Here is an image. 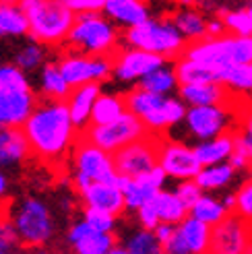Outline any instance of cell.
<instances>
[{
    "mask_svg": "<svg viewBox=\"0 0 252 254\" xmlns=\"http://www.w3.org/2000/svg\"><path fill=\"white\" fill-rule=\"evenodd\" d=\"M21 128L27 136L31 155L50 166L64 161L81 134L62 99H37Z\"/></svg>",
    "mask_w": 252,
    "mask_h": 254,
    "instance_id": "1",
    "label": "cell"
},
{
    "mask_svg": "<svg viewBox=\"0 0 252 254\" xmlns=\"http://www.w3.org/2000/svg\"><path fill=\"white\" fill-rule=\"evenodd\" d=\"M124 104L153 136H166L168 130L182 124L186 114V104L178 95H157L141 87L130 89L124 95Z\"/></svg>",
    "mask_w": 252,
    "mask_h": 254,
    "instance_id": "2",
    "label": "cell"
},
{
    "mask_svg": "<svg viewBox=\"0 0 252 254\" xmlns=\"http://www.w3.org/2000/svg\"><path fill=\"white\" fill-rule=\"evenodd\" d=\"M120 29L104 12L74 15L72 27L66 35V50L85 56H112L120 48Z\"/></svg>",
    "mask_w": 252,
    "mask_h": 254,
    "instance_id": "3",
    "label": "cell"
},
{
    "mask_svg": "<svg viewBox=\"0 0 252 254\" xmlns=\"http://www.w3.org/2000/svg\"><path fill=\"white\" fill-rule=\"evenodd\" d=\"M21 8L29 23L31 42L42 46H64L72 27L74 12L58 0H21Z\"/></svg>",
    "mask_w": 252,
    "mask_h": 254,
    "instance_id": "4",
    "label": "cell"
},
{
    "mask_svg": "<svg viewBox=\"0 0 252 254\" xmlns=\"http://www.w3.org/2000/svg\"><path fill=\"white\" fill-rule=\"evenodd\" d=\"M124 46L145 50L166 60H176L182 56L186 40L174 27L170 17H147L143 23L124 31Z\"/></svg>",
    "mask_w": 252,
    "mask_h": 254,
    "instance_id": "5",
    "label": "cell"
},
{
    "mask_svg": "<svg viewBox=\"0 0 252 254\" xmlns=\"http://www.w3.org/2000/svg\"><path fill=\"white\" fill-rule=\"evenodd\" d=\"M182 58L221 68L234 64H252V35L223 33L219 37H203L198 42L186 44Z\"/></svg>",
    "mask_w": 252,
    "mask_h": 254,
    "instance_id": "6",
    "label": "cell"
},
{
    "mask_svg": "<svg viewBox=\"0 0 252 254\" xmlns=\"http://www.w3.org/2000/svg\"><path fill=\"white\" fill-rule=\"evenodd\" d=\"M240 101H246L242 97H234L228 104H219V106H190L186 108L184 114V128L192 134V138L196 141H207V138H213L217 134L230 132L236 128L238 120L246 112H238V106ZM250 104V101H246Z\"/></svg>",
    "mask_w": 252,
    "mask_h": 254,
    "instance_id": "7",
    "label": "cell"
},
{
    "mask_svg": "<svg viewBox=\"0 0 252 254\" xmlns=\"http://www.w3.org/2000/svg\"><path fill=\"white\" fill-rule=\"evenodd\" d=\"M10 223L17 232L19 244L23 246L40 248L46 246L54 236V219L50 207L37 196L23 198L12 211Z\"/></svg>",
    "mask_w": 252,
    "mask_h": 254,
    "instance_id": "8",
    "label": "cell"
},
{
    "mask_svg": "<svg viewBox=\"0 0 252 254\" xmlns=\"http://www.w3.org/2000/svg\"><path fill=\"white\" fill-rule=\"evenodd\" d=\"M72 151V182L74 188H81L89 182H118V174L114 168V159L104 149L95 147L93 143L77 138Z\"/></svg>",
    "mask_w": 252,
    "mask_h": 254,
    "instance_id": "9",
    "label": "cell"
},
{
    "mask_svg": "<svg viewBox=\"0 0 252 254\" xmlns=\"http://www.w3.org/2000/svg\"><path fill=\"white\" fill-rule=\"evenodd\" d=\"M145 124L138 120L132 112H122L116 120L106 124H89L85 130H81V138L93 143L95 147L104 149L106 153H116L118 149L126 147L128 143H134L138 138L147 136Z\"/></svg>",
    "mask_w": 252,
    "mask_h": 254,
    "instance_id": "10",
    "label": "cell"
},
{
    "mask_svg": "<svg viewBox=\"0 0 252 254\" xmlns=\"http://www.w3.org/2000/svg\"><path fill=\"white\" fill-rule=\"evenodd\" d=\"M56 62L70 87H79L83 83H104L112 77V56H85L66 50V54Z\"/></svg>",
    "mask_w": 252,
    "mask_h": 254,
    "instance_id": "11",
    "label": "cell"
},
{
    "mask_svg": "<svg viewBox=\"0 0 252 254\" xmlns=\"http://www.w3.org/2000/svg\"><path fill=\"white\" fill-rule=\"evenodd\" d=\"M159 138L161 136L147 134L143 138H138V141L118 149L116 153H112L116 174L124 178H136V176L147 174L149 170H153L157 166Z\"/></svg>",
    "mask_w": 252,
    "mask_h": 254,
    "instance_id": "12",
    "label": "cell"
},
{
    "mask_svg": "<svg viewBox=\"0 0 252 254\" xmlns=\"http://www.w3.org/2000/svg\"><path fill=\"white\" fill-rule=\"evenodd\" d=\"M250 236L252 223L238 213H228L219 223L211 225L207 254H244Z\"/></svg>",
    "mask_w": 252,
    "mask_h": 254,
    "instance_id": "13",
    "label": "cell"
},
{
    "mask_svg": "<svg viewBox=\"0 0 252 254\" xmlns=\"http://www.w3.org/2000/svg\"><path fill=\"white\" fill-rule=\"evenodd\" d=\"M157 166L163 170L166 178L174 180H194L198 170L203 168L198 163L194 149L180 141H170V138H159L157 147Z\"/></svg>",
    "mask_w": 252,
    "mask_h": 254,
    "instance_id": "14",
    "label": "cell"
},
{
    "mask_svg": "<svg viewBox=\"0 0 252 254\" xmlns=\"http://www.w3.org/2000/svg\"><path fill=\"white\" fill-rule=\"evenodd\" d=\"M166 62L170 60L145 52V50H136L128 46L118 48L112 54V77L118 79L120 83H138V79H143L147 72L155 70Z\"/></svg>",
    "mask_w": 252,
    "mask_h": 254,
    "instance_id": "15",
    "label": "cell"
},
{
    "mask_svg": "<svg viewBox=\"0 0 252 254\" xmlns=\"http://www.w3.org/2000/svg\"><path fill=\"white\" fill-rule=\"evenodd\" d=\"M37 104L29 85H0V126H23Z\"/></svg>",
    "mask_w": 252,
    "mask_h": 254,
    "instance_id": "16",
    "label": "cell"
},
{
    "mask_svg": "<svg viewBox=\"0 0 252 254\" xmlns=\"http://www.w3.org/2000/svg\"><path fill=\"white\" fill-rule=\"evenodd\" d=\"M166 174L159 166H155L153 170H149L143 176H136V178H124L118 176V188L122 190V196H124V209L126 211H136L141 205H145L147 200L153 198L159 190L166 184Z\"/></svg>",
    "mask_w": 252,
    "mask_h": 254,
    "instance_id": "17",
    "label": "cell"
},
{
    "mask_svg": "<svg viewBox=\"0 0 252 254\" xmlns=\"http://www.w3.org/2000/svg\"><path fill=\"white\" fill-rule=\"evenodd\" d=\"M77 192L81 200L85 202V207L89 209H99L112 215H122L124 209V196L118 184H110V182H89L81 188H77Z\"/></svg>",
    "mask_w": 252,
    "mask_h": 254,
    "instance_id": "18",
    "label": "cell"
},
{
    "mask_svg": "<svg viewBox=\"0 0 252 254\" xmlns=\"http://www.w3.org/2000/svg\"><path fill=\"white\" fill-rule=\"evenodd\" d=\"M31 157V149L21 126H0V170L19 168Z\"/></svg>",
    "mask_w": 252,
    "mask_h": 254,
    "instance_id": "19",
    "label": "cell"
},
{
    "mask_svg": "<svg viewBox=\"0 0 252 254\" xmlns=\"http://www.w3.org/2000/svg\"><path fill=\"white\" fill-rule=\"evenodd\" d=\"M186 108L190 106H219V104H228L236 95L230 93V89L223 83H188L180 85L176 91Z\"/></svg>",
    "mask_w": 252,
    "mask_h": 254,
    "instance_id": "20",
    "label": "cell"
},
{
    "mask_svg": "<svg viewBox=\"0 0 252 254\" xmlns=\"http://www.w3.org/2000/svg\"><path fill=\"white\" fill-rule=\"evenodd\" d=\"M99 93H102V83H83L79 87H72L68 97L64 99L70 120L79 128V132L89 126L91 108L95 104V99L99 97Z\"/></svg>",
    "mask_w": 252,
    "mask_h": 254,
    "instance_id": "21",
    "label": "cell"
},
{
    "mask_svg": "<svg viewBox=\"0 0 252 254\" xmlns=\"http://www.w3.org/2000/svg\"><path fill=\"white\" fill-rule=\"evenodd\" d=\"M104 15L118 27H134L143 23L147 17H151V10L145 0H106Z\"/></svg>",
    "mask_w": 252,
    "mask_h": 254,
    "instance_id": "22",
    "label": "cell"
},
{
    "mask_svg": "<svg viewBox=\"0 0 252 254\" xmlns=\"http://www.w3.org/2000/svg\"><path fill=\"white\" fill-rule=\"evenodd\" d=\"M194 149V155L198 159L200 166H211V163H221L228 161L230 155L236 151V138H234V130L217 134L207 141H198Z\"/></svg>",
    "mask_w": 252,
    "mask_h": 254,
    "instance_id": "23",
    "label": "cell"
},
{
    "mask_svg": "<svg viewBox=\"0 0 252 254\" xmlns=\"http://www.w3.org/2000/svg\"><path fill=\"white\" fill-rule=\"evenodd\" d=\"M174 70L178 77L180 85L188 83H221L223 79V68L221 66H211L203 64L196 60H188V58H176L174 60Z\"/></svg>",
    "mask_w": 252,
    "mask_h": 254,
    "instance_id": "24",
    "label": "cell"
},
{
    "mask_svg": "<svg viewBox=\"0 0 252 254\" xmlns=\"http://www.w3.org/2000/svg\"><path fill=\"white\" fill-rule=\"evenodd\" d=\"M236 174L238 172L228 161L211 163V166H203L198 170V174L194 176V182L203 192H217V190L228 188L234 182Z\"/></svg>",
    "mask_w": 252,
    "mask_h": 254,
    "instance_id": "25",
    "label": "cell"
},
{
    "mask_svg": "<svg viewBox=\"0 0 252 254\" xmlns=\"http://www.w3.org/2000/svg\"><path fill=\"white\" fill-rule=\"evenodd\" d=\"M180 238L184 240V244L188 246L192 254H207L209 250V238H211V225L194 219L192 215H186V217L176 225Z\"/></svg>",
    "mask_w": 252,
    "mask_h": 254,
    "instance_id": "26",
    "label": "cell"
},
{
    "mask_svg": "<svg viewBox=\"0 0 252 254\" xmlns=\"http://www.w3.org/2000/svg\"><path fill=\"white\" fill-rule=\"evenodd\" d=\"M136 87H141L151 93H157V95H176L180 83H178V77H176L174 64L166 62V64L157 66L155 70L147 72L143 79H138Z\"/></svg>",
    "mask_w": 252,
    "mask_h": 254,
    "instance_id": "27",
    "label": "cell"
},
{
    "mask_svg": "<svg viewBox=\"0 0 252 254\" xmlns=\"http://www.w3.org/2000/svg\"><path fill=\"white\" fill-rule=\"evenodd\" d=\"M170 19L174 23V27L178 29L180 35L186 40V44L198 42V40H203V37H207V19L203 12H198L190 6H184L182 10L174 12Z\"/></svg>",
    "mask_w": 252,
    "mask_h": 254,
    "instance_id": "28",
    "label": "cell"
},
{
    "mask_svg": "<svg viewBox=\"0 0 252 254\" xmlns=\"http://www.w3.org/2000/svg\"><path fill=\"white\" fill-rule=\"evenodd\" d=\"M70 85L62 77L58 62H44L40 66V93L44 99H62L64 101L70 93Z\"/></svg>",
    "mask_w": 252,
    "mask_h": 254,
    "instance_id": "29",
    "label": "cell"
},
{
    "mask_svg": "<svg viewBox=\"0 0 252 254\" xmlns=\"http://www.w3.org/2000/svg\"><path fill=\"white\" fill-rule=\"evenodd\" d=\"M29 33L27 17L19 2H0V37H25Z\"/></svg>",
    "mask_w": 252,
    "mask_h": 254,
    "instance_id": "30",
    "label": "cell"
},
{
    "mask_svg": "<svg viewBox=\"0 0 252 254\" xmlns=\"http://www.w3.org/2000/svg\"><path fill=\"white\" fill-rule=\"evenodd\" d=\"M153 200V207L157 211V217L163 223H172L178 225L186 215H188V207L176 196V192H170V190H159V192L151 198Z\"/></svg>",
    "mask_w": 252,
    "mask_h": 254,
    "instance_id": "31",
    "label": "cell"
},
{
    "mask_svg": "<svg viewBox=\"0 0 252 254\" xmlns=\"http://www.w3.org/2000/svg\"><path fill=\"white\" fill-rule=\"evenodd\" d=\"M221 83L230 89L232 95L252 101V64L225 66Z\"/></svg>",
    "mask_w": 252,
    "mask_h": 254,
    "instance_id": "32",
    "label": "cell"
},
{
    "mask_svg": "<svg viewBox=\"0 0 252 254\" xmlns=\"http://www.w3.org/2000/svg\"><path fill=\"white\" fill-rule=\"evenodd\" d=\"M188 215H192L194 219L203 221L207 225H215L228 215V209L223 207L221 198L213 196V192H203L192 202V207L188 209Z\"/></svg>",
    "mask_w": 252,
    "mask_h": 254,
    "instance_id": "33",
    "label": "cell"
},
{
    "mask_svg": "<svg viewBox=\"0 0 252 254\" xmlns=\"http://www.w3.org/2000/svg\"><path fill=\"white\" fill-rule=\"evenodd\" d=\"M122 112H126L124 95L118 93H99L95 104L91 108V118L89 124H106L116 120Z\"/></svg>",
    "mask_w": 252,
    "mask_h": 254,
    "instance_id": "34",
    "label": "cell"
},
{
    "mask_svg": "<svg viewBox=\"0 0 252 254\" xmlns=\"http://www.w3.org/2000/svg\"><path fill=\"white\" fill-rule=\"evenodd\" d=\"M77 254H108L112 248L116 246V236L114 234H106V232H95V230H87L81 238H77L70 244Z\"/></svg>",
    "mask_w": 252,
    "mask_h": 254,
    "instance_id": "35",
    "label": "cell"
},
{
    "mask_svg": "<svg viewBox=\"0 0 252 254\" xmlns=\"http://www.w3.org/2000/svg\"><path fill=\"white\" fill-rule=\"evenodd\" d=\"M221 21L225 25V29H228V33L252 35V2H248L244 8L225 10L221 15Z\"/></svg>",
    "mask_w": 252,
    "mask_h": 254,
    "instance_id": "36",
    "label": "cell"
},
{
    "mask_svg": "<svg viewBox=\"0 0 252 254\" xmlns=\"http://www.w3.org/2000/svg\"><path fill=\"white\" fill-rule=\"evenodd\" d=\"M44 62H46V46L37 44V42H29L27 46H23L17 52L12 64H17L23 72H33L40 68Z\"/></svg>",
    "mask_w": 252,
    "mask_h": 254,
    "instance_id": "37",
    "label": "cell"
},
{
    "mask_svg": "<svg viewBox=\"0 0 252 254\" xmlns=\"http://www.w3.org/2000/svg\"><path fill=\"white\" fill-rule=\"evenodd\" d=\"M124 248H128L136 254H161V244L157 242L155 234L151 230H136L128 240H126Z\"/></svg>",
    "mask_w": 252,
    "mask_h": 254,
    "instance_id": "38",
    "label": "cell"
},
{
    "mask_svg": "<svg viewBox=\"0 0 252 254\" xmlns=\"http://www.w3.org/2000/svg\"><path fill=\"white\" fill-rule=\"evenodd\" d=\"M234 138H236V149L242 151L248 157V161H252V112L246 110L240 120H238L236 128H234Z\"/></svg>",
    "mask_w": 252,
    "mask_h": 254,
    "instance_id": "39",
    "label": "cell"
},
{
    "mask_svg": "<svg viewBox=\"0 0 252 254\" xmlns=\"http://www.w3.org/2000/svg\"><path fill=\"white\" fill-rule=\"evenodd\" d=\"M116 215L106 213V211H99V209H89L85 207L83 211V221L91 227L95 232H106V234H114L116 230Z\"/></svg>",
    "mask_w": 252,
    "mask_h": 254,
    "instance_id": "40",
    "label": "cell"
},
{
    "mask_svg": "<svg viewBox=\"0 0 252 254\" xmlns=\"http://www.w3.org/2000/svg\"><path fill=\"white\" fill-rule=\"evenodd\" d=\"M236 209L234 213H238L242 219L252 223V180L242 182V186L236 190Z\"/></svg>",
    "mask_w": 252,
    "mask_h": 254,
    "instance_id": "41",
    "label": "cell"
},
{
    "mask_svg": "<svg viewBox=\"0 0 252 254\" xmlns=\"http://www.w3.org/2000/svg\"><path fill=\"white\" fill-rule=\"evenodd\" d=\"M58 2L74 15H81V12H102L106 0H58Z\"/></svg>",
    "mask_w": 252,
    "mask_h": 254,
    "instance_id": "42",
    "label": "cell"
},
{
    "mask_svg": "<svg viewBox=\"0 0 252 254\" xmlns=\"http://www.w3.org/2000/svg\"><path fill=\"white\" fill-rule=\"evenodd\" d=\"M174 192H176V196H178L188 209H190V207H192V202H194L200 194H203V190L196 186L194 180H180V184L176 186Z\"/></svg>",
    "mask_w": 252,
    "mask_h": 254,
    "instance_id": "43",
    "label": "cell"
},
{
    "mask_svg": "<svg viewBox=\"0 0 252 254\" xmlns=\"http://www.w3.org/2000/svg\"><path fill=\"white\" fill-rule=\"evenodd\" d=\"M134 213H136V219H138V223H141L143 230H151V232H153V227L159 223L157 211L153 207V200H147L145 205H141Z\"/></svg>",
    "mask_w": 252,
    "mask_h": 254,
    "instance_id": "44",
    "label": "cell"
},
{
    "mask_svg": "<svg viewBox=\"0 0 252 254\" xmlns=\"http://www.w3.org/2000/svg\"><path fill=\"white\" fill-rule=\"evenodd\" d=\"M17 244H19V238H17V232L12 227L10 219H0V250L8 252Z\"/></svg>",
    "mask_w": 252,
    "mask_h": 254,
    "instance_id": "45",
    "label": "cell"
},
{
    "mask_svg": "<svg viewBox=\"0 0 252 254\" xmlns=\"http://www.w3.org/2000/svg\"><path fill=\"white\" fill-rule=\"evenodd\" d=\"M161 254H192V252L188 250V246L184 244V240L180 238L178 230H176L168 242L161 244Z\"/></svg>",
    "mask_w": 252,
    "mask_h": 254,
    "instance_id": "46",
    "label": "cell"
},
{
    "mask_svg": "<svg viewBox=\"0 0 252 254\" xmlns=\"http://www.w3.org/2000/svg\"><path fill=\"white\" fill-rule=\"evenodd\" d=\"M228 163H230V166L238 172V174H240V172H246L248 170V166H250V161H248V157L242 153V151H234V153L230 155V159H228Z\"/></svg>",
    "mask_w": 252,
    "mask_h": 254,
    "instance_id": "47",
    "label": "cell"
},
{
    "mask_svg": "<svg viewBox=\"0 0 252 254\" xmlns=\"http://www.w3.org/2000/svg\"><path fill=\"white\" fill-rule=\"evenodd\" d=\"M174 232H176V225H172V223H163V221H159V223L153 227V234H155V238H157V242H159V244L168 242Z\"/></svg>",
    "mask_w": 252,
    "mask_h": 254,
    "instance_id": "48",
    "label": "cell"
},
{
    "mask_svg": "<svg viewBox=\"0 0 252 254\" xmlns=\"http://www.w3.org/2000/svg\"><path fill=\"white\" fill-rule=\"evenodd\" d=\"M223 33H228V29H225V25L219 19H207V37H219Z\"/></svg>",
    "mask_w": 252,
    "mask_h": 254,
    "instance_id": "49",
    "label": "cell"
},
{
    "mask_svg": "<svg viewBox=\"0 0 252 254\" xmlns=\"http://www.w3.org/2000/svg\"><path fill=\"white\" fill-rule=\"evenodd\" d=\"M8 178H6V174L0 170V200H4L6 198V194H8Z\"/></svg>",
    "mask_w": 252,
    "mask_h": 254,
    "instance_id": "50",
    "label": "cell"
},
{
    "mask_svg": "<svg viewBox=\"0 0 252 254\" xmlns=\"http://www.w3.org/2000/svg\"><path fill=\"white\" fill-rule=\"evenodd\" d=\"M221 202H223V207L228 209V213H234V209H236V194L234 192H228V194L221 198Z\"/></svg>",
    "mask_w": 252,
    "mask_h": 254,
    "instance_id": "51",
    "label": "cell"
},
{
    "mask_svg": "<svg viewBox=\"0 0 252 254\" xmlns=\"http://www.w3.org/2000/svg\"><path fill=\"white\" fill-rule=\"evenodd\" d=\"M108 254H136V252H132V250H128V248H124V246H114Z\"/></svg>",
    "mask_w": 252,
    "mask_h": 254,
    "instance_id": "52",
    "label": "cell"
},
{
    "mask_svg": "<svg viewBox=\"0 0 252 254\" xmlns=\"http://www.w3.org/2000/svg\"><path fill=\"white\" fill-rule=\"evenodd\" d=\"M174 2H178L180 6H192L194 0H174Z\"/></svg>",
    "mask_w": 252,
    "mask_h": 254,
    "instance_id": "53",
    "label": "cell"
},
{
    "mask_svg": "<svg viewBox=\"0 0 252 254\" xmlns=\"http://www.w3.org/2000/svg\"><path fill=\"white\" fill-rule=\"evenodd\" d=\"M244 254H252V236H250V242H248V246H246Z\"/></svg>",
    "mask_w": 252,
    "mask_h": 254,
    "instance_id": "54",
    "label": "cell"
},
{
    "mask_svg": "<svg viewBox=\"0 0 252 254\" xmlns=\"http://www.w3.org/2000/svg\"><path fill=\"white\" fill-rule=\"evenodd\" d=\"M246 172H248V178L252 180V161H250V166H248V170H246Z\"/></svg>",
    "mask_w": 252,
    "mask_h": 254,
    "instance_id": "55",
    "label": "cell"
},
{
    "mask_svg": "<svg viewBox=\"0 0 252 254\" xmlns=\"http://www.w3.org/2000/svg\"><path fill=\"white\" fill-rule=\"evenodd\" d=\"M33 254H48V252H46V250H42V246H40V248H37Z\"/></svg>",
    "mask_w": 252,
    "mask_h": 254,
    "instance_id": "56",
    "label": "cell"
},
{
    "mask_svg": "<svg viewBox=\"0 0 252 254\" xmlns=\"http://www.w3.org/2000/svg\"><path fill=\"white\" fill-rule=\"evenodd\" d=\"M0 2H21V0H0Z\"/></svg>",
    "mask_w": 252,
    "mask_h": 254,
    "instance_id": "57",
    "label": "cell"
},
{
    "mask_svg": "<svg viewBox=\"0 0 252 254\" xmlns=\"http://www.w3.org/2000/svg\"><path fill=\"white\" fill-rule=\"evenodd\" d=\"M248 110H250V112H252V101H250V106H248Z\"/></svg>",
    "mask_w": 252,
    "mask_h": 254,
    "instance_id": "58",
    "label": "cell"
},
{
    "mask_svg": "<svg viewBox=\"0 0 252 254\" xmlns=\"http://www.w3.org/2000/svg\"><path fill=\"white\" fill-rule=\"evenodd\" d=\"M0 254H6V252H4V250H0Z\"/></svg>",
    "mask_w": 252,
    "mask_h": 254,
    "instance_id": "59",
    "label": "cell"
}]
</instances>
